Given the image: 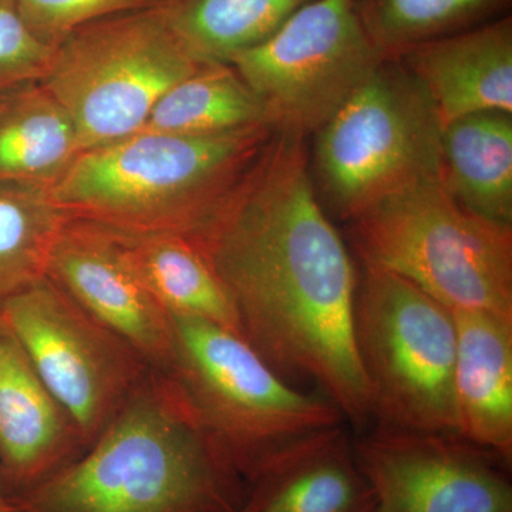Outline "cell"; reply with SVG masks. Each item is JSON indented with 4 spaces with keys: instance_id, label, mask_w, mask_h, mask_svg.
Wrapping results in <instances>:
<instances>
[{
    "instance_id": "cell-4",
    "label": "cell",
    "mask_w": 512,
    "mask_h": 512,
    "mask_svg": "<svg viewBox=\"0 0 512 512\" xmlns=\"http://www.w3.org/2000/svg\"><path fill=\"white\" fill-rule=\"evenodd\" d=\"M170 316L174 348L165 375L245 483L296 444L346 421L328 399L279 376L241 336L191 316Z\"/></svg>"
},
{
    "instance_id": "cell-12",
    "label": "cell",
    "mask_w": 512,
    "mask_h": 512,
    "mask_svg": "<svg viewBox=\"0 0 512 512\" xmlns=\"http://www.w3.org/2000/svg\"><path fill=\"white\" fill-rule=\"evenodd\" d=\"M46 278L151 369L168 372L174 348L171 316L141 284L109 228L69 218L53 244Z\"/></svg>"
},
{
    "instance_id": "cell-8",
    "label": "cell",
    "mask_w": 512,
    "mask_h": 512,
    "mask_svg": "<svg viewBox=\"0 0 512 512\" xmlns=\"http://www.w3.org/2000/svg\"><path fill=\"white\" fill-rule=\"evenodd\" d=\"M441 126L416 79L384 60L316 133L320 187L353 221L400 192L441 180Z\"/></svg>"
},
{
    "instance_id": "cell-5",
    "label": "cell",
    "mask_w": 512,
    "mask_h": 512,
    "mask_svg": "<svg viewBox=\"0 0 512 512\" xmlns=\"http://www.w3.org/2000/svg\"><path fill=\"white\" fill-rule=\"evenodd\" d=\"M350 231L362 264L402 276L450 311L512 318V225L468 211L441 180L387 198Z\"/></svg>"
},
{
    "instance_id": "cell-27",
    "label": "cell",
    "mask_w": 512,
    "mask_h": 512,
    "mask_svg": "<svg viewBox=\"0 0 512 512\" xmlns=\"http://www.w3.org/2000/svg\"><path fill=\"white\" fill-rule=\"evenodd\" d=\"M175 2V0H165V5H170V3Z\"/></svg>"
},
{
    "instance_id": "cell-22",
    "label": "cell",
    "mask_w": 512,
    "mask_h": 512,
    "mask_svg": "<svg viewBox=\"0 0 512 512\" xmlns=\"http://www.w3.org/2000/svg\"><path fill=\"white\" fill-rule=\"evenodd\" d=\"M52 185L0 181V306L46 278L64 222Z\"/></svg>"
},
{
    "instance_id": "cell-1",
    "label": "cell",
    "mask_w": 512,
    "mask_h": 512,
    "mask_svg": "<svg viewBox=\"0 0 512 512\" xmlns=\"http://www.w3.org/2000/svg\"><path fill=\"white\" fill-rule=\"evenodd\" d=\"M190 241L279 376L312 382L356 426L372 420L353 335L359 279L313 188L305 138L275 133Z\"/></svg>"
},
{
    "instance_id": "cell-26",
    "label": "cell",
    "mask_w": 512,
    "mask_h": 512,
    "mask_svg": "<svg viewBox=\"0 0 512 512\" xmlns=\"http://www.w3.org/2000/svg\"><path fill=\"white\" fill-rule=\"evenodd\" d=\"M0 512H15L13 511L12 501L3 491L2 483H0Z\"/></svg>"
},
{
    "instance_id": "cell-23",
    "label": "cell",
    "mask_w": 512,
    "mask_h": 512,
    "mask_svg": "<svg viewBox=\"0 0 512 512\" xmlns=\"http://www.w3.org/2000/svg\"><path fill=\"white\" fill-rule=\"evenodd\" d=\"M497 0H365L359 9L365 28L384 59L419 43L451 35Z\"/></svg>"
},
{
    "instance_id": "cell-20",
    "label": "cell",
    "mask_w": 512,
    "mask_h": 512,
    "mask_svg": "<svg viewBox=\"0 0 512 512\" xmlns=\"http://www.w3.org/2000/svg\"><path fill=\"white\" fill-rule=\"evenodd\" d=\"M256 126L269 123L255 93L231 64L207 63L158 100L140 131L214 136Z\"/></svg>"
},
{
    "instance_id": "cell-18",
    "label": "cell",
    "mask_w": 512,
    "mask_h": 512,
    "mask_svg": "<svg viewBox=\"0 0 512 512\" xmlns=\"http://www.w3.org/2000/svg\"><path fill=\"white\" fill-rule=\"evenodd\" d=\"M441 183L468 211L512 225V119L484 111L441 130Z\"/></svg>"
},
{
    "instance_id": "cell-21",
    "label": "cell",
    "mask_w": 512,
    "mask_h": 512,
    "mask_svg": "<svg viewBox=\"0 0 512 512\" xmlns=\"http://www.w3.org/2000/svg\"><path fill=\"white\" fill-rule=\"evenodd\" d=\"M312 0H175L165 5L175 35L201 63H229L261 45Z\"/></svg>"
},
{
    "instance_id": "cell-10",
    "label": "cell",
    "mask_w": 512,
    "mask_h": 512,
    "mask_svg": "<svg viewBox=\"0 0 512 512\" xmlns=\"http://www.w3.org/2000/svg\"><path fill=\"white\" fill-rule=\"evenodd\" d=\"M0 320L72 417L87 448L153 372L49 278L3 303Z\"/></svg>"
},
{
    "instance_id": "cell-28",
    "label": "cell",
    "mask_w": 512,
    "mask_h": 512,
    "mask_svg": "<svg viewBox=\"0 0 512 512\" xmlns=\"http://www.w3.org/2000/svg\"><path fill=\"white\" fill-rule=\"evenodd\" d=\"M377 512H382V511H379V508H377Z\"/></svg>"
},
{
    "instance_id": "cell-3",
    "label": "cell",
    "mask_w": 512,
    "mask_h": 512,
    "mask_svg": "<svg viewBox=\"0 0 512 512\" xmlns=\"http://www.w3.org/2000/svg\"><path fill=\"white\" fill-rule=\"evenodd\" d=\"M274 134L269 126L214 136L138 131L80 154L53 185V198L70 220L192 239Z\"/></svg>"
},
{
    "instance_id": "cell-15",
    "label": "cell",
    "mask_w": 512,
    "mask_h": 512,
    "mask_svg": "<svg viewBox=\"0 0 512 512\" xmlns=\"http://www.w3.org/2000/svg\"><path fill=\"white\" fill-rule=\"evenodd\" d=\"M457 349L453 393L457 436L512 458V318L453 311Z\"/></svg>"
},
{
    "instance_id": "cell-7",
    "label": "cell",
    "mask_w": 512,
    "mask_h": 512,
    "mask_svg": "<svg viewBox=\"0 0 512 512\" xmlns=\"http://www.w3.org/2000/svg\"><path fill=\"white\" fill-rule=\"evenodd\" d=\"M204 64L175 35L163 5L74 30L40 83L72 117L84 153L138 133L158 100Z\"/></svg>"
},
{
    "instance_id": "cell-2",
    "label": "cell",
    "mask_w": 512,
    "mask_h": 512,
    "mask_svg": "<svg viewBox=\"0 0 512 512\" xmlns=\"http://www.w3.org/2000/svg\"><path fill=\"white\" fill-rule=\"evenodd\" d=\"M247 483L222 456L177 384L156 370L82 457L15 512H239Z\"/></svg>"
},
{
    "instance_id": "cell-6",
    "label": "cell",
    "mask_w": 512,
    "mask_h": 512,
    "mask_svg": "<svg viewBox=\"0 0 512 512\" xmlns=\"http://www.w3.org/2000/svg\"><path fill=\"white\" fill-rule=\"evenodd\" d=\"M353 335L377 426L457 434L453 311L402 276L363 264Z\"/></svg>"
},
{
    "instance_id": "cell-9",
    "label": "cell",
    "mask_w": 512,
    "mask_h": 512,
    "mask_svg": "<svg viewBox=\"0 0 512 512\" xmlns=\"http://www.w3.org/2000/svg\"><path fill=\"white\" fill-rule=\"evenodd\" d=\"M384 56L356 0H312L231 64L275 133L316 134L379 69Z\"/></svg>"
},
{
    "instance_id": "cell-14",
    "label": "cell",
    "mask_w": 512,
    "mask_h": 512,
    "mask_svg": "<svg viewBox=\"0 0 512 512\" xmlns=\"http://www.w3.org/2000/svg\"><path fill=\"white\" fill-rule=\"evenodd\" d=\"M393 60L426 92L443 127L484 111L512 114L511 19L419 43Z\"/></svg>"
},
{
    "instance_id": "cell-16",
    "label": "cell",
    "mask_w": 512,
    "mask_h": 512,
    "mask_svg": "<svg viewBox=\"0 0 512 512\" xmlns=\"http://www.w3.org/2000/svg\"><path fill=\"white\" fill-rule=\"evenodd\" d=\"M345 426L296 444L247 484L239 512H377Z\"/></svg>"
},
{
    "instance_id": "cell-24",
    "label": "cell",
    "mask_w": 512,
    "mask_h": 512,
    "mask_svg": "<svg viewBox=\"0 0 512 512\" xmlns=\"http://www.w3.org/2000/svg\"><path fill=\"white\" fill-rule=\"evenodd\" d=\"M29 29L56 47L74 30L96 20L165 5V0H18Z\"/></svg>"
},
{
    "instance_id": "cell-13",
    "label": "cell",
    "mask_w": 512,
    "mask_h": 512,
    "mask_svg": "<svg viewBox=\"0 0 512 512\" xmlns=\"http://www.w3.org/2000/svg\"><path fill=\"white\" fill-rule=\"evenodd\" d=\"M76 423L0 320V483L10 501L86 453Z\"/></svg>"
},
{
    "instance_id": "cell-11",
    "label": "cell",
    "mask_w": 512,
    "mask_h": 512,
    "mask_svg": "<svg viewBox=\"0 0 512 512\" xmlns=\"http://www.w3.org/2000/svg\"><path fill=\"white\" fill-rule=\"evenodd\" d=\"M382 512H512L500 458L457 434L377 426L353 441Z\"/></svg>"
},
{
    "instance_id": "cell-19",
    "label": "cell",
    "mask_w": 512,
    "mask_h": 512,
    "mask_svg": "<svg viewBox=\"0 0 512 512\" xmlns=\"http://www.w3.org/2000/svg\"><path fill=\"white\" fill-rule=\"evenodd\" d=\"M80 154L72 117L42 83L0 92V181L53 187Z\"/></svg>"
},
{
    "instance_id": "cell-17",
    "label": "cell",
    "mask_w": 512,
    "mask_h": 512,
    "mask_svg": "<svg viewBox=\"0 0 512 512\" xmlns=\"http://www.w3.org/2000/svg\"><path fill=\"white\" fill-rule=\"evenodd\" d=\"M110 231L141 284L168 315L205 320L242 338L237 309L227 289L190 239Z\"/></svg>"
},
{
    "instance_id": "cell-25",
    "label": "cell",
    "mask_w": 512,
    "mask_h": 512,
    "mask_svg": "<svg viewBox=\"0 0 512 512\" xmlns=\"http://www.w3.org/2000/svg\"><path fill=\"white\" fill-rule=\"evenodd\" d=\"M55 49L29 29L18 0H0V92L42 82Z\"/></svg>"
}]
</instances>
